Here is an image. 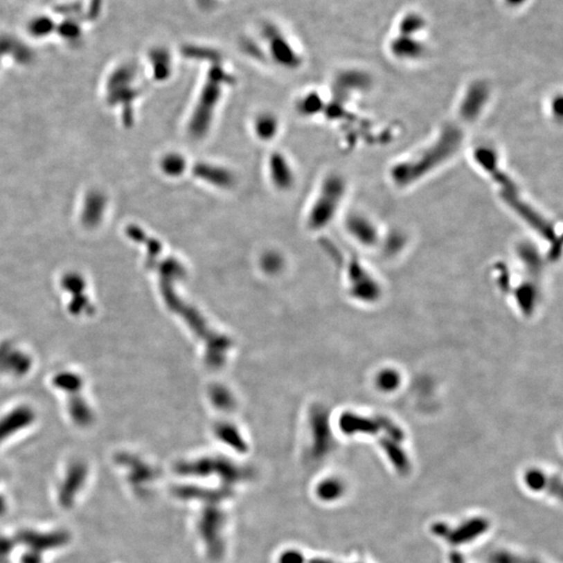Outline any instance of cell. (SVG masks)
Here are the masks:
<instances>
[{
    "instance_id": "obj_1",
    "label": "cell",
    "mask_w": 563,
    "mask_h": 563,
    "mask_svg": "<svg viewBox=\"0 0 563 563\" xmlns=\"http://www.w3.org/2000/svg\"><path fill=\"white\" fill-rule=\"evenodd\" d=\"M465 142V131L455 123H445L422 148L393 163L388 177L397 189L422 183L456 158Z\"/></svg>"
},
{
    "instance_id": "obj_2",
    "label": "cell",
    "mask_w": 563,
    "mask_h": 563,
    "mask_svg": "<svg viewBox=\"0 0 563 563\" xmlns=\"http://www.w3.org/2000/svg\"><path fill=\"white\" fill-rule=\"evenodd\" d=\"M473 161L492 181L503 204L517 218L544 240H556V226L526 197L519 184L503 167L500 152L494 146L478 145L473 152Z\"/></svg>"
},
{
    "instance_id": "obj_3",
    "label": "cell",
    "mask_w": 563,
    "mask_h": 563,
    "mask_svg": "<svg viewBox=\"0 0 563 563\" xmlns=\"http://www.w3.org/2000/svg\"><path fill=\"white\" fill-rule=\"evenodd\" d=\"M226 503L213 502L199 505L195 519V532L204 553L211 561L224 558L228 550L229 515Z\"/></svg>"
},
{
    "instance_id": "obj_4",
    "label": "cell",
    "mask_w": 563,
    "mask_h": 563,
    "mask_svg": "<svg viewBox=\"0 0 563 563\" xmlns=\"http://www.w3.org/2000/svg\"><path fill=\"white\" fill-rule=\"evenodd\" d=\"M346 188L341 175H331L325 179L309 213L311 228L319 230L331 224L343 203Z\"/></svg>"
},
{
    "instance_id": "obj_5",
    "label": "cell",
    "mask_w": 563,
    "mask_h": 563,
    "mask_svg": "<svg viewBox=\"0 0 563 563\" xmlns=\"http://www.w3.org/2000/svg\"><path fill=\"white\" fill-rule=\"evenodd\" d=\"M490 98L492 91L483 80H476L468 84L458 102L457 114L460 123L463 125L477 123L488 108Z\"/></svg>"
},
{
    "instance_id": "obj_6",
    "label": "cell",
    "mask_w": 563,
    "mask_h": 563,
    "mask_svg": "<svg viewBox=\"0 0 563 563\" xmlns=\"http://www.w3.org/2000/svg\"><path fill=\"white\" fill-rule=\"evenodd\" d=\"M32 357L17 344L11 341L0 343V373L20 378L30 373Z\"/></svg>"
},
{
    "instance_id": "obj_7",
    "label": "cell",
    "mask_w": 563,
    "mask_h": 563,
    "mask_svg": "<svg viewBox=\"0 0 563 563\" xmlns=\"http://www.w3.org/2000/svg\"><path fill=\"white\" fill-rule=\"evenodd\" d=\"M88 467L82 461H74L68 466L63 481L59 488V502L64 508L73 506L76 497L86 483Z\"/></svg>"
},
{
    "instance_id": "obj_8",
    "label": "cell",
    "mask_w": 563,
    "mask_h": 563,
    "mask_svg": "<svg viewBox=\"0 0 563 563\" xmlns=\"http://www.w3.org/2000/svg\"><path fill=\"white\" fill-rule=\"evenodd\" d=\"M16 540L26 544L28 550L40 553L62 548L69 542V534L65 531L40 532L24 530L18 533Z\"/></svg>"
},
{
    "instance_id": "obj_9",
    "label": "cell",
    "mask_w": 563,
    "mask_h": 563,
    "mask_svg": "<svg viewBox=\"0 0 563 563\" xmlns=\"http://www.w3.org/2000/svg\"><path fill=\"white\" fill-rule=\"evenodd\" d=\"M36 413L30 406L22 405L0 416V445L32 426Z\"/></svg>"
},
{
    "instance_id": "obj_10",
    "label": "cell",
    "mask_w": 563,
    "mask_h": 563,
    "mask_svg": "<svg viewBox=\"0 0 563 563\" xmlns=\"http://www.w3.org/2000/svg\"><path fill=\"white\" fill-rule=\"evenodd\" d=\"M346 230L352 238L364 245H375L381 239L379 224L365 214L356 212L346 220Z\"/></svg>"
},
{
    "instance_id": "obj_11",
    "label": "cell",
    "mask_w": 563,
    "mask_h": 563,
    "mask_svg": "<svg viewBox=\"0 0 563 563\" xmlns=\"http://www.w3.org/2000/svg\"><path fill=\"white\" fill-rule=\"evenodd\" d=\"M488 525L486 521L481 519H472V521H466L465 524H462L460 527H458L455 531L445 529L441 525H437L435 528V531L437 532L439 536H447L449 542L454 544H466V542H472L476 539V537L481 535L488 529Z\"/></svg>"
},
{
    "instance_id": "obj_12",
    "label": "cell",
    "mask_w": 563,
    "mask_h": 563,
    "mask_svg": "<svg viewBox=\"0 0 563 563\" xmlns=\"http://www.w3.org/2000/svg\"><path fill=\"white\" fill-rule=\"evenodd\" d=\"M426 47L416 37L397 35L391 42V53L393 57L406 61L418 60L424 55Z\"/></svg>"
},
{
    "instance_id": "obj_13",
    "label": "cell",
    "mask_w": 563,
    "mask_h": 563,
    "mask_svg": "<svg viewBox=\"0 0 563 563\" xmlns=\"http://www.w3.org/2000/svg\"><path fill=\"white\" fill-rule=\"evenodd\" d=\"M66 289L70 294H74L72 296V300L70 301L69 312L73 316H84L88 315L92 309L90 300L87 296H82V290H84V284L82 280H70L69 283L66 284Z\"/></svg>"
},
{
    "instance_id": "obj_14",
    "label": "cell",
    "mask_w": 563,
    "mask_h": 563,
    "mask_svg": "<svg viewBox=\"0 0 563 563\" xmlns=\"http://www.w3.org/2000/svg\"><path fill=\"white\" fill-rule=\"evenodd\" d=\"M344 486L335 479H327L319 482L314 490V498L323 504H332L343 498Z\"/></svg>"
},
{
    "instance_id": "obj_15",
    "label": "cell",
    "mask_w": 563,
    "mask_h": 563,
    "mask_svg": "<svg viewBox=\"0 0 563 563\" xmlns=\"http://www.w3.org/2000/svg\"><path fill=\"white\" fill-rule=\"evenodd\" d=\"M426 26V20L418 13H409L404 16L399 24V35L416 37Z\"/></svg>"
},
{
    "instance_id": "obj_16",
    "label": "cell",
    "mask_w": 563,
    "mask_h": 563,
    "mask_svg": "<svg viewBox=\"0 0 563 563\" xmlns=\"http://www.w3.org/2000/svg\"><path fill=\"white\" fill-rule=\"evenodd\" d=\"M276 563H308V557L302 548L298 546H286L278 551L276 556Z\"/></svg>"
},
{
    "instance_id": "obj_17",
    "label": "cell",
    "mask_w": 563,
    "mask_h": 563,
    "mask_svg": "<svg viewBox=\"0 0 563 563\" xmlns=\"http://www.w3.org/2000/svg\"><path fill=\"white\" fill-rule=\"evenodd\" d=\"M256 129H257L258 135L261 137V139H270V137H274V134H276V120L272 116L262 115L261 117L257 119Z\"/></svg>"
},
{
    "instance_id": "obj_18",
    "label": "cell",
    "mask_w": 563,
    "mask_h": 563,
    "mask_svg": "<svg viewBox=\"0 0 563 563\" xmlns=\"http://www.w3.org/2000/svg\"><path fill=\"white\" fill-rule=\"evenodd\" d=\"M490 563H540L534 559L526 558L509 552H499L492 555L490 559Z\"/></svg>"
},
{
    "instance_id": "obj_19",
    "label": "cell",
    "mask_w": 563,
    "mask_h": 563,
    "mask_svg": "<svg viewBox=\"0 0 563 563\" xmlns=\"http://www.w3.org/2000/svg\"><path fill=\"white\" fill-rule=\"evenodd\" d=\"M16 538L0 536V563H7L14 548H15Z\"/></svg>"
},
{
    "instance_id": "obj_20",
    "label": "cell",
    "mask_w": 563,
    "mask_h": 563,
    "mask_svg": "<svg viewBox=\"0 0 563 563\" xmlns=\"http://www.w3.org/2000/svg\"><path fill=\"white\" fill-rule=\"evenodd\" d=\"M165 163H167V172L171 175H181V171L184 170V167H185L183 158L181 156H177V154H171V157H168L165 160Z\"/></svg>"
},
{
    "instance_id": "obj_21",
    "label": "cell",
    "mask_w": 563,
    "mask_h": 563,
    "mask_svg": "<svg viewBox=\"0 0 563 563\" xmlns=\"http://www.w3.org/2000/svg\"><path fill=\"white\" fill-rule=\"evenodd\" d=\"M21 563H43V555L35 551L28 550L22 555Z\"/></svg>"
},
{
    "instance_id": "obj_22",
    "label": "cell",
    "mask_w": 563,
    "mask_h": 563,
    "mask_svg": "<svg viewBox=\"0 0 563 563\" xmlns=\"http://www.w3.org/2000/svg\"><path fill=\"white\" fill-rule=\"evenodd\" d=\"M6 511H7V502L3 497L0 496V517L5 515Z\"/></svg>"
},
{
    "instance_id": "obj_23",
    "label": "cell",
    "mask_w": 563,
    "mask_h": 563,
    "mask_svg": "<svg viewBox=\"0 0 563 563\" xmlns=\"http://www.w3.org/2000/svg\"><path fill=\"white\" fill-rule=\"evenodd\" d=\"M505 1L512 7H519V6L523 5L526 0H505Z\"/></svg>"
}]
</instances>
